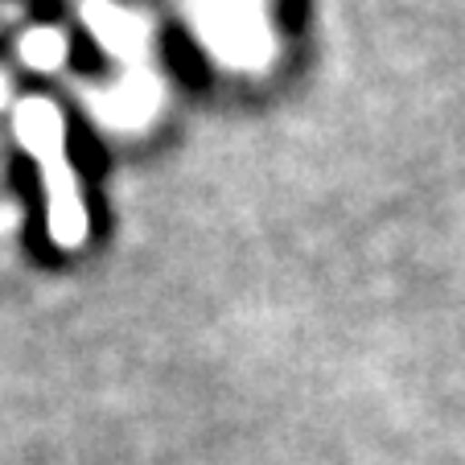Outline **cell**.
<instances>
[{"mask_svg": "<svg viewBox=\"0 0 465 465\" xmlns=\"http://www.w3.org/2000/svg\"><path fill=\"white\" fill-rule=\"evenodd\" d=\"M62 54H66V45H62L58 34H50V29H42V34H29L25 37V58L34 62V66H58Z\"/></svg>", "mask_w": 465, "mask_h": 465, "instance_id": "cell-1", "label": "cell"}]
</instances>
